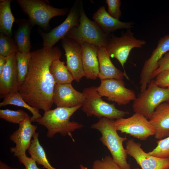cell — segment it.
Returning <instances> with one entry per match:
<instances>
[{
    "label": "cell",
    "instance_id": "cell-22",
    "mask_svg": "<svg viewBox=\"0 0 169 169\" xmlns=\"http://www.w3.org/2000/svg\"><path fill=\"white\" fill-rule=\"evenodd\" d=\"M18 22V27L15 34L14 40L18 52L29 53L31 48L30 33L33 26L28 20H20Z\"/></svg>",
    "mask_w": 169,
    "mask_h": 169
},
{
    "label": "cell",
    "instance_id": "cell-38",
    "mask_svg": "<svg viewBox=\"0 0 169 169\" xmlns=\"http://www.w3.org/2000/svg\"><path fill=\"white\" fill-rule=\"evenodd\" d=\"M80 169H88L87 167H85L82 165H80Z\"/></svg>",
    "mask_w": 169,
    "mask_h": 169
},
{
    "label": "cell",
    "instance_id": "cell-2",
    "mask_svg": "<svg viewBox=\"0 0 169 169\" xmlns=\"http://www.w3.org/2000/svg\"><path fill=\"white\" fill-rule=\"evenodd\" d=\"M82 105L73 107H57L53 110H49L45 111L43 115L36 120L35 122L47 129V137L52 138L58 133L63 136H69L74 142L72 132L84 126L77 122L70 121V118L81 107Z\"/></svg>",
    "mask_w": 169,
    "mask_h": 169
},
{
    "label": "cell",
    "instance_id": "cell-24",
    "mask_svg": "<svg viewBox=\"0 0 169 169\" xmlns=\"http://www.w3.org/2000/svg\"><path fill=\"white\" fill-rule=\"evenodd\" d=\"M38 134V132H36L33 136L31 145L28 150V153L36 163L42 166L44 168L47 169H57L49 162L45 150L40 143Z\"/></svg>",
    "mask_w": 169,
    "mask_h": 169
},
{
    "label": "cell",
    "instance_id": "cell-8",
    "mask_svg": "<svg viewBox=\"0 0 169 169\" xmlns=\"http://www.w3.org/2000/svg\"><path fill=\"white\" fill-rule=\"evenodd\" d=\"M146 43L145 40L135 37L131 29H129L120 37L110 36L105 48L110 57L116 59L124 70V64L131 50L141 48Z\"/></svg>",
    "mask_w": 169,
    "mask_h": 169
},
{
    "label": "cell",
    "instance_id": "cell-26",
    "mask_svg": "<svg viewBox=\"0 0 169 169\" xmlns=\"http://www.w3.org/2000/svg\"><path fill=\"white\" fill-rule=\"evenodd\" d=\"M3 99V101L0 103V107L11 105L27 109L32 114V116L30 117L31 122H35L36 120L41 116L39 110L26 103L18 92L8 95Z\"/></svg>",
    "mask_w": 169,
    "mask_h": 169
},
{
    "label": "cell",
    "instance_id": "cell-12",
    "mask_svg": "<svg viewBox=\"0 0 169 169\" xmlns=\"http://www.w3.org/2000/svg\"><path fill=\"white\" fill-rule=\"evenodd\" d=\"M141 144L129 139L126 143L127 155L132 157L142 169H166L169 168V158H161L149 154L141 148Z\"/></svg>",
    "mask_w": 169,
    "mask_h": 169
},
{
    "label": "cell",
    "instance_id": "cell-30",
    "mask_svg": "<svg viewBox=\"0 0 169 169\" xmlns=\"http://www.w3.org/2000/svg\"><path fill=\"white\" fill-rule=\"evenodd\" d=\"M156 147L148 153L161 158H169V136L156 141Z\"/></svg>",
    "mask_w": 169,
    "mask_h": 169
},
{
    "label": "cell",
    "instance_id": "cell-13",
    "mask_svg": "<svg viewBox=\"0 0 169 169\" xmlns=\"http://www.w3.org/2000/svg\"><path fill=\"white\" fill-rule=\"evenodd\" d=\"M169 51V34L161 38L150 57L145 61L140 74L141 92L146 90L151 82L153 72L157 69L158 63L163 56Z\"/></svg>",
    "mask_w": 169,
    "mask_h": 169
},
{
    "label": "cell",
    "instance_id": "cell-3",
    "mask_svg": "<svg viewBox=\"0 0 169 169\" xmlns=\"http://www.w3.org/2000/svg\"><path fill=\"white\" fill-rule=\"evenodd\" d=\"M113 120L105 117L100 119L92 124L91 128L99 131L101 134L100 140L110 151L114 161L122 169H131L127 161V154L123 146L126 137H121L116 129Z\"/></svg>",
    "mask_w": 169,
    "mask_h": 169
},
{
    "label": "cell",
    "instance_id": "cell-15",
    "mask_svg": "<svg viewBox=\"0 0 169 169\" xmlns=\"http://www.w3.org/2000/svg\"><path fill=\"white\" fill-rule=\"evenodd\" d=\"M37 126L31 124L28 115L26 119L19 124L18 129L10 136V139L15 144L14 147H11L10 151L14 156L17 158L26 155V152L30 147L31 138L36 133Z\"/></svg>",
    "mask_w": 169,
    "mask_h": 169
},
{
    "label": "cell",
    "instance_id": "cell-23",
    "mask_svg": "<svg viewBox=\"0 0 169 169\" xmlns=\"http://www.w3.org/2000/svg\"><path fill=\"white\" fill-rule=\"evenodd\" d=\"M12 1L2 0L0 2V32L11 38L12 26L15 21L11 9Z\"/></svg>",
    "mask_w": 169,
    "mask_h": 169
},
{
    "label": "cell",
    "instance_id": "cell-6",
    "mask_svg": "<svg viewBox=\"0 0 169 169\" xmlns=\"http://www.w3.org/2000/svg\"><path fill=\"white\" fill-rule=\"evenodd\" d=\"M23 12L27 15L28 20L33 26L37 25L47 29L50 20L56 16L68 13L66 8H54L41 0H17Z\"/></svg>",
    "mask_w": 169,
    "mask_h": 169
},
{
    "label": "cell",
    "instance_id": "cell-20",
    "mask_svg": "<svg viewBox=\"0 0 169 169\" xmlns=\"http://www.w3.org/2000/svg\"><path fill=\"white\" fill-rule=\"evenodd\" d=\"M92 18L105 33L109 34L118 29H131L134 24L132 22H123L112 17L105 6L100 7L94 13Z\"/></svg>",
    "mask_w": 169,
    "mask_h": 169
},
{
    "label": "cell",
    "instance_id": "cell-5",
    "mask_svg": "<svg viewBox=\"0 0 169 169\" xmlns=\"http://www.w3.org/2000/svg\"><path fill=\"white\" fill-rule=\"evenodd\" d=\"M97 87L92 86L83 91L85 99L82 109L88 116L93 115L100 119L105 117L117 119L125 116L129 113L117 109L114 105L103 100L97 90Z\"/></svg>",
    "mask_w": 169,
    "mask_h": 169
},
{
    "label": "cell",
    "instance_id": "cell-25",
    "mask_svg": "<svg viewBox=\"0 0 169 169\" xmlns=\"http://www.w3.org/2000/svg\"><path fill=\"white\" fill-rule=\"evenodd\" d=\"M64 62L59 59L52 63L50 71L56 84H71L74 79Z\"/></svg>",
    "mask_w": 169,
    "mask_h": 169
},
{
    "label": "cell",
    "instance_id": "cell-19",
    "mask_svg": "<svg viewBox=\"0 0 169 169\" xmlns=\"http://www.w3.org/2000/svg\"><path fill=\"white\" fill-rule=\"evenodd\" d=\"M155 131V138L158 140L169 136V102L160 104L149 119Z\"/></svg>",
    "mask_w": 169,
    "mask_h": 169
},
{
    "label": "cell",
    "instance_id": "cell-36",
    "mask_svg": "<svg viewBox=\"0 0 169 169\" xmlns=\"http://www.w3.org/2000/svg\"><path fill=\"white\" fill-rule=\"evenodd\" d=\"M6 57L0 55V75L2 74L7 62Z\"/></svg>",
    "mask_w": 169,
    "mask_h": 169
},
{
    "label": "cell",
    "instance_id": "cell-40",
    "mask_svg": "<svg viewBox=\"0 0 169 169\" xmlns=\"http://www.w3.org/2000/svg\"><path fill=\"white\" fill-rule=\"evenodd\" d=\"M167 88H168L169 89V87H168Z\"/></svg>",
    "mask_w": 169,
    "mask_h": 169
},
{
    "label": "cell",
    "instance_id": "cell-10",
    "mask_svg": "<svg viewBox=\"0 0 169 169\" xmlns=\"http://www.w3.org/2000/svg\"><path fill=\"white\" fill-rule=\"evenodd\" d=\"M80 1H77L72 6L65 19L59 26L47 33L40 32L43 40V47L49 49L65 37L73 27L78 26L80 17Z\"/></svg>",
    "mask_w": 169,
    "mask_h": 169
},
{
    "label": "cell",
    "instance_id": "cell-4",
    "mask_svg": "<svg viewBox=\"0 0 169 169\" xmlns=\"http://www.w3.org/2000/svg\"><path fill=\"white\" fill-rule=\"evenodd\" d=\"M79 24L72 28L66 36L72 39L80 44L87 42L98 47H105L110 36L105 33L94 21L90 19L86 14L82 2H80Z\"/></svg>",
    "mask_w": 169,
    "mask_h": 169
},
{
    "label": "cell",
    "instance_id": "cell-11",
    "mask_svg": "<svg viewBox=\"0 0 169 169\" xmlns=\"http://www.w3.org/2000/svg\"><path fill=\"white\" fill-rule=\"evenodd\" d=\"M97 89L101 97H106L108 100L114 101L119 105L127 104L136 98L135 92L126 88L122 80L114 79L101 80Z\"/></svg>",
    "mask_w": 169,
    "mask_h": 169
},
{
    "label": "cell",
    "instance_id": "cell-39",
    "mask_svg": "<svg viewBox=\"0 0 169 169\" xmlns=\"http://www.w3.org/2000/svg\"><path fill=\"white\" fill-rule=\"evenodd\" d=\"M166 169H169V168H167Z\"/></svg>",
    "mask_w": 169,
    "mask_h": 169
},
{
    "label": "cell",
    "instance_id": "cell-35",
    "mask_svg": "<svg viewBox=\"0 0 169 169\" xmlns=\"http://www.w3.org/2000/svg\"><path fill=\"white\" fill-rule=\"evenodd\" d=\"M19 162L23 164L26 169H40L36 165V162L26 155L18 157Z\"/></svg>",
    "mask_w": 169,
    "mask_h": 169
},
{
    "label": "cell",
    "instance_id": "cell-17",
    "mask_svg": "<svg viewBox=\"0 0 169 169\" xmlns=\"http://www.w3.org/2000/svg\"><path fill=\"white\" fill-rule=\"evenodd\" d=\"M85 99L83 92L75 90L71 84L55 85L53 102L57 107H74L82 105Z\"/></svg>",
    "mask_w": 169,
    "mask_h": 169
},
{
    "label": "cell",
    "instance_id": "cell-34",
    "mask_svg": "<svg viewBox=\"0 0 169 169\" xmlns=\"http://www.w3.org/2000/svg\"><path fill=\"white\" fill-rule=\"evenodd\" d=\"M156 84L160 87L165 88L169 87V69L159 73L156 77Z\"/></svg>",
    "mask_w": 169,
    "mask_h": 169
},
{
    "label": "cell",
    "instance_id": "cell-33",
    "mask_svg": "<svg viewBox=\"0 0 169 169\" xmlns=\"http://www.w3.org/2000/svg\"><path fill=\"white\" fill-rule=\"evenodd\" d=\"M169 69V51L166 53L159 61L157 69L153 72L151 79L156 77L160 72Z\"/></svg>",
    "mask_w": 169,
    "mask_h": 169
},
{
    "label": "cell",
    "instance_id": "cell-27",
    "mask_svg": "<svg viewBox=\"0 0 169 169\" xmlns=\"http://www.w3.org/2000/svg\"><path fill=\"white\" fill-rule=\"evenodd\" d=\"M29 53L18 52L16 53L19 87L23 83L28 73Z\"/></svg>",
    "mask_w": 169,
    "mask_h": 169
},
{
    "label": "cell",
    "instance_id": "cell-29",
    "mask_svg": "<svg viewBox=\"0 0 169 169\" xmlns=\"http://www.w3.org/2000/svg\"><path fill=\"white\" fill-rule=\"evenodd\" d=\"M18 52L14 40L3 33H0V55L7 57Z\"/></svg>",
    "mask_w": 169,
    "mask_h": 169
},
{
    "label": "cell",
    "instance_id": "cell-9",
    "mask_svg": "<svg viewBox=\"0 0 169 169\" xmlns=\"http://www.w3.org/2000/svg\"><path fill=\"white\" fill-rule=\"evenodd\" d=\"M117 131L141 141H145L154 135L155 131L149 120L143 115L135 113L127 118H121L114 122Z\"/></svg>",
    "mask_w": 169,
    "mask_h": 169
},
{
    "label": "cell",
    "instance_id": "cell-1",
    "mask_svg": "<svg viewBox=\"0 0 169 169\" xmlns=\"http://www.w3.org/2000/svg\"><path fill=\"white\" fill-rule=\"evenodd\" d=\"M62 55L60 49L54 46L29 53L28 73L18 92L30 106L44 112L51 108L55 84L50 68Z\"/></svg>",
    "mask_w": 169,
    "mask_h": 169
},
{
    "label": "cell",
    "instance_id": "cell-16",
    "mask_svg": "<svg viewBox=\"0 0 169 169\" xmlns=\"http://www.w3.org/2000/svg\"><path fill=\"white\" fill-rule=\"evenodd\" d=\"M7 62L0 75V97L4 98L11 94L18 92L19 85L16 53L6 57Z\"/></svg>",
    "mask_w": 169,
    "mask_h": 169
},
{
    "label": "cell",
    "instance_id": "cell-37",
    "mask_svg": "<svg viewBox=\"0 0 169 169\" xmlns=\"http://www.w3.org/2000/svg\"><path fill=\"white\" fill-rule=\"evenodd\" d=\"M0 169H26L25 168L21 169H18L15 168H13L8 165L5 163L3 162L2 161H0Z\"/></svg>",
    "mask_w": 169,
    "mask_h": 169
},
{
    "label": "cell",
    "instance_id": "cell-14",
    "mask_svg": "<svg viewBox=\"0 0 169 169\" xmlns=\"http://www.w3.org/2000/svg\"><path fill=\"white\" fill-rule=\"evenodd\" d=\"M61 44L65 52L67 67L74 80L79 82L84 77L81 45L66 36L61 39Z\"/></svg>",
    "mask_w": 169,
    "mask_h": 169
},
{
    "label": "cell",
    "instance_id": "cell-32",
    "mask_svg": "<svg viewBox=\"0 0 169 169\" xmlns=\"http://www.w3.org/2000/svg\"><path fill=\"white\" fill-rule=\"evenodd\" d=\"M105 2L108 6V13L114 18L119 19L122 13L120 10L121 5L120 0H106Z\"/></svg>",
    "mask_w": 169,
    "mask_h": 169
},
{
    "label": "cell",
    "instance_id": "cell-31",
    "mask_svg": "<svg viewBox=\"0 0 169 169\" xmlns=\"http://www.w3.org/2000/svg\"><path fill=\"white\" fill-rule=\"evenodd\" d=\"M92 169H122L113 161L110 156H105L101 160H95ZM133 169H140L135 168Z\"/></svg>",
    "mask_w": 169,
    "mask_h": 169
},
{
    "label": "cell",
    "instance_id": "cell-7",
    "mask_svg": "<svg viewBox=\"0 0 169 169\" xmlns=\"http://www.w3.org/2000/svg\"><path fill=\"white\" fill-rule=\"evenodd\" d=\"M166 102H169V89L160 87L151 80L146 89L133 100L132 107L135 113L149 119L156 108Z\"/></svg>",
    "mask_w": 169,
    "mask_h": 169
},
{
    "label": "cell",
    "instance_id": "cell-21",
    "mask_svg": "<svg viewBox=\"0 0 169 169\" xmlns=\"http://www.w3.org/2000/svg\"><path fill=\"white\" fill-rule=\"evenodd\" d=\"M98 57L99 65L98 78L100 80L112 79L123 80L124 76L128 77L125 73L114 65L105 47L99 48Z\"/></svg>",
    "mask_w": 169,
    "mask_h": 169
},
{
    "label": "cell",
    "instance_id": "cell-18",
    "mask_svg": "<svg viewBox=\"0 0 169 169\" xmlns=\"http://www.w3.org/2000/svg\"><path fill=\"white\" fill-rule=\"evenodd\" d=\"M84 77L95 80L98 77L99 65L98 57L99 47L87 42L80 44Z\"/></svg>",
    "mask_w": 169,
    "mask_h": 169
},
{
    "label": "cell",
    "instance_id": "cell-28",
    "mask_svg": "<svg viewBox=\"0 0 169 169\" xmlns=\"http://www.w3.org/2000/svg\"><path fill=\"white\" fill-rule=\"evenodd\" d=\"M28 116L21 110H13L9 109L0 110V118L6 121L19 125L23 122Z\"/></svg>",
    "mask_w": 169,
    "mask_h": 169
}]
</instances>
